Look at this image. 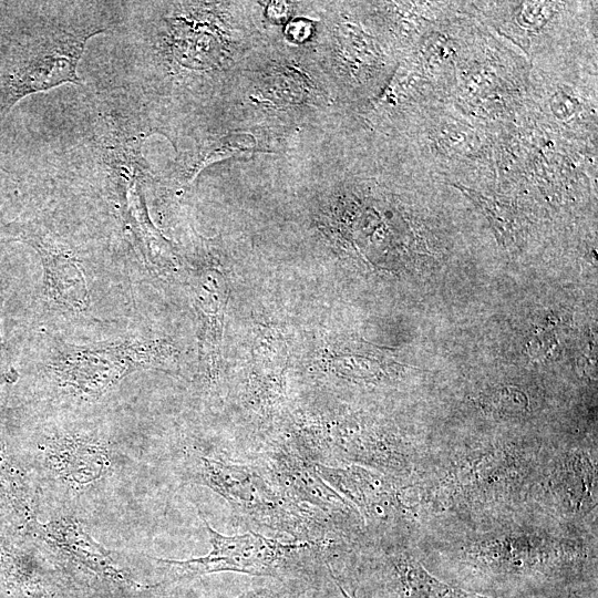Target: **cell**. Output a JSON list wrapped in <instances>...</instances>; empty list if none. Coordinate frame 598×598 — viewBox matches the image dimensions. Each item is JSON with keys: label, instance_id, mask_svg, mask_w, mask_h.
I'll use <instances>...</instances> for the list:
<instances>
[{"label": "cell", "instance_id": "obj_7", "mask_svg": "<svg viewBox=\"0 0 598 598\" xmlns=\"http://www.w3.org/2000/svg\"><path fill=\"white\" fill-rule=\"evenodd\" d=\"M54 457H60L61 472L71 481L86 484L104 471L105 448L100 443L85 437H62L53 446Z\"/></svg>", "mask_w": 598, "mask_h": 598}, {"label": "cell", "instance_id": "obj_1", "mask_svg": "<svg viewBox=\"0 0 598 598\" xmlns=\"http://www.w3.org/2000/svg\"><path fill=\"white\" fill-rule=\"evenodd\" d=\"M162 340L127 337L92 344L56 342L48 351L47 372L63 392L95 400L133 372L156 367L169 355Z\"/></svg>", "mask_w": 598, "mask_h": 598}, {"label": "cell", "instance_id": "obj_5", "mask_svg": "<svg viewBox=\"0 0 598 598\" xmlns=\"http://www.w3.org/2000/svg\"><path fill=\"white\" fill-rule=\"evenodd\" d=\"M42 528L51 547L91 575L110 594L130 595L150 588L134 580L130 571L112 557V553L91 538L74 519L52 520Z\"/></svg>", "mask_w": 598, "mask_h": 598}, {"label": "cell", "instance_id": "obj_3", "mask_svg": "<svg viewBox=\"0 0 598 598\" xmlns=\"http://www.w3.org/2000/svg\"><path fill=\"white\" fill-rule=\"evenodd\" d=\"M203 522L209 535L210 551L186 560L154 558L164 575L158 585L192 580L220 571L268 576L281 580L288 573L290 553L305 546L281 544L256 533L226 536L216 532L204 518Z\"/></svg>", "mask_w": 598, "mask_h": 598}, {"label": "cell", "instance_id": "obj_2", "mask_svg": "<svg viewBox=\"0 0 598 598\" xmlns=\"http://www.w3.org/2000/svg\"><path fill=\"white\" fill-rule=\"evenodd\" d=\"M104 28L58 25L20 43L0 73V111L8 113L23 97L54 86L81 81L79 61L89 39Z\"/></svg>", "mask_w": 598, "mask_h": 598}, {"label": "cell", "instance_id": "obj_8", "mask_svg": "<svg viewBox=\"0 0 598 598\" xmlns=\"http://www.w3.org/2000/svg\"><path fill=\"white\" fill-rule=\"evenodd\" d=\"M236 598H276L275 595L268 589H254Z\"/></svg>", "mask_w": 598, "mask_h": 598}, {"label": "cell", "instance_id": "obj_9", "mask_svg": "<svg viewBox=\"0 0 598 598\" xmlns=\"http://www.w3.org/2000/svg\"><path fill=\"white\" fill-rule=\"evenodd\" d=\"M1 168V167H0Z\"/></svg>", "mask_w": 598, "mask_h": 598}, {"label": "cell", "instance_id": "obj_6", "mask_svg": "<svg viewBox=\"0 0 598 598\" xmlns=\"http://www.w3.org/2000/svg\"><path fill=\"white\" fill-rule=\"evenodd\" d=\"M193 291L198 318L199 360L205 371L213 374L220 362L227 288L220 272L207 269L197 276Z\"/></svg>", "mask_w": 598, "mask_h": 598}, {"label": "cell", "instance_id": "obj_4", "mask_svg": "<svg viewBox=\"0 0 598 598\" xmlns=\"http://www.w3.org/2000/svg\"><path fill=\"white\" fill-rule=\"evenodd\" d=\"M0 235L23 241L39 254L45 292L55 305L70 311H84L90 302L83 269L75 255L34 223H14L0 228Z\"/></svg>", "mask_w": 598, "mask_h": 598}]
</instances>
